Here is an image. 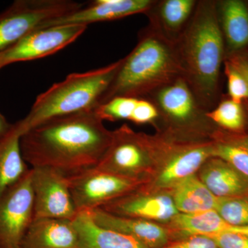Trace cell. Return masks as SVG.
Returning a JSON list of instances; mask_svg holds the SVG:
<instances>
[{
	"label": "cell",
	"mask_w": 248,
	"mask_h": 248,
	"mask_svg": "<svg viewBox=\"0 0 248 248\" xmlns=\"http://www.w3.org/2000/svg\"><path fill=\"white\" fill-rule=\"evenodd\" d=\"M112 136L94 110L85 111L46 121L28 130L21 136V151L32 168H50L68 175L95 167Z\"/></svg>",
	"instance_id": "obj_1"
},
{
	"label": "cell",
	"mask_w": 248,
	"mask_h": 248,
	"mask_svg": "<svg viewBox=\"0 0 248 248\" xmlns=\"http://www.w3.org/2000/svg\"><path fill=\"white\" fill-rule=\"evenodd\" d=\"M183 77L200 105L206 111L215 107L225 42L217 16V2H197L187 27L175 42Z\"/></svg>",
	"instance_id": "obj_2"
},
{
	"label": "cell",
	"mask_w": 248,
	"mask_h": 248,
	"mask_svg": "<svg viewBox=\"0 0 248 248\" xmlns=\"http://www.w3.org/2000/svg\"><path fill=\"white\" fill-rule=\"evenodd\" d=\"M180 77L183 71L175 42L148 24L140 32L133 50L122 59L99 105L115 97L146 99Z\"/></svg>",
	"instance_id": "obj_3"
},
{
	"label": "cell",
	"mask_w": 248,
	"mask_h": 248,
	"mask_svg": "<svg viewBox=\"0 0 248 248\" xmlns=\"http://www.w3.org/2000/svg\"><path fill=\"white\" fill-rule=\"evenodd\" d=\"M122 62L121 59L97 69L72 73L37 96L29 114L15 124L21 136L46 121L94 110L113 81Z\"/></svg>",
	"instance_id": "obj_4"
},
{
	"label": "cell",
	"mask_w": 248,
	"mask_h": 248,
	"mask_svg": "<svg viewBox=\"0 0 248 248\" xmlns=\"http://www.w3.org/2000/svg\"><path fill=\"white\" fill-rule=\"evenodd\" d=\"M71 0H17L0 13V52L45 23L81 9Z\"/></svg>",
	"instance_id": "obj_5"
},
{
	"label": "cell",
	"mask_w": 248,
	"mask_h": 248,
	"mask_svg": "<svg viewBox=\"0 0 248 248\" xmlns=\"http://www.w3.org/2000/svg\"><path fill=\"white\" fill-rule=\"evenodd\" d=\"M73 202L78 213L102 208L133 190L138 182L97 167L66 175Z\"/></svg>",
	"instance_id": "obj_6"
},
{
	"label": "cell",
	"mask_w": 248,
	"mask_h": 248,
	"mask_svg": "<svg viewBox=\"0 0 248 248\" xmlns=\"http://www.w3.org/2000/svg\"><path fill=\"white\" fill-rule=\"evenodd\" d=\"M33 218L31 169L24 177L0 195V248H21Z\"/></svg>",
	"instance_id": "obj_7"
},
{
	"label": "cell",
	"mask_w": 248,
	"mask_h": 248,
	"mask_svg": "<svg viewBox=\"0 0 248 248\" xmlns=\"http://www.w3.org/2000/svg\"><path fill=\"white\" fill-rule=\"evenodd\" d=\"M34 218L73 220L78 212L73 202L66 174L46 167L31 168Z\"/></svg>",
	"instance_id": "obj_8"
},
{
	"label": "cell",
	"mask_w": 248,
	"mask_h": 248,
	"mask_svg": "<svg viewBox=\"0 0 248 248\" xmlns=\"http://www.w3.org/2000/svg\"><path fill=\"white\" fill-rule=\"evenodd\" d=\"M87 27L61 25L36 29L0 52V69L11 63L31 61L53 55L74 42Z\"/></svg>",
	"instance_id": "obj_9"
},
{
	"label": "cell",
	"mask_w": 248,
	"mask_h": 248,
	"mask_svg": "<svg viewBox=\"0 0 248 248\" xmlns=\"http://www.w3.org/2000/svg\"><path fill=\"white\" fill-rule=\"evenodd\" d=\"M148 142L126 125L112 132L108 148L96 167L133 177L146 165Z\"/></svg>",
	"instance_id": "obj_10"
},
{
	"label": "cell",
	"mask_w": 248,
	"mask_h": 248,
	"mask_svg": "<svg viewBox=\"0 0 248 248\" xmlns=\"http://www.w3.org/2000/svg\"><path fill=\"white\" fill-rule=\"evenodd\" d=\"M146 99L156 106L159 117L163 116L174 123L182 125L207 118L208 111L200 105L184 77L152 93Z\"/></svg>",
	"instance_id": "obj_11"
},
{
	"label": "cell",
	"mask_w": 248,
	"mask_h": 248,
	"mask_svg": "<svg viewBox=\"0 0 248 248\" xmlns=\"http://www.w3.org/2000/svg\"><path fill=\"white\" fill-rule=\"evenodd\" d=\"M155 1L152 0H96L89 6L45 23L40 29L55 26H86L92 23L117 20L133 15L146 14Z\"/></svg>",
	"instance_id": "obj_12"
},
{
	"label": "cell",
	"mask_w": 248,
	"mask_h": 248,
	"mask_svg": "<svg viewBox=\"0 0 248 248\" xmlns=\"http://www.w3.org/2000/svg\"><path fill=\"white\" fill-rule=\"evenodd\" d=\"M88 212L99 226L131 236L148 248H163L169 244V232L148 220L117 216L101 208Z\"/></svg>",
	"instance_id": "obj_13"
},
{
	"label": "cell",
	"mask_w": 248,
	"mask_h": 248,
	"mask_svg": "<svg viewBox=\"0 0 248 248\" xmlns=\"http://www.w3.org/2000/svg\"><path fill=\"white\" fill-rule=\"evenodd\" d=\"M79 248L74 221L65 218L33 219L21 244V248Z\"/></svg>",
	"instance_id": "obj_14"
},
{
	"label": "cell",
	"mask_w": 248,
	"mask_h": 248,
	"mask_svg": "<svg viewBox=\"0 0 248 248\" xmlns=\"http://www.w3.org/2000/svg\"><path fill=\"white\" fill-rule=\"evenodd\" d=\"M101 209L117 216L162 221L172 220L179 213L174 200L168 195L129 196L113 201Z\"/></svg>",
	"instance_id": "obj_15"
},
{
	"label": "cell",
	"mask_w": 248,
	"mask_h": 248,
	"mask_svg": "<svg viewBox=\"0 0 248 248\" xmlns=\"http://www.w3.org/2000/svg\"><path fill=\"white\" fill-rule=\"evenodd\" d=\"M197 2L195 0L155 1L146 14L149 25L176 42L190 22Z\"/></svg>",
	"instance_id": "obj_16"
},
{
	"label": "cell",
	"mask_w": 248,
	"mask_h": 248,
	"mask_svg": "<svg viewBox=\"0 0 248 248\" xmlns=\"http://www.w3.org/2000/svg\"><path fill=\"white\" fill-rule=\"evenodd\" d=\"M201 172V181L217 198H231L248 192V181L219 158L205 161Z\"/></svg>",
	"instance_id": "obj_17"
},
{
	"label": "cell",
	"mask_w": 248,
	"mask_h": 248,
	"mask_svg": "<svg viewBox=\"0 0 248 248\" xmlns=\"http://www.w3.org/2000/svg\"><path fill=\"white\" fill-rule=\"evenodd\" d=\"M213 143H199L176 151L157 179L158 186L176 185L194 175L207 160L213 157Z\"/></svg>",
	"instance_id": "obj_18"
},
{
	"label": "cell",
	"mask_w": 248,
	"mask_h": 248,
	"mask_svg": "<svg viewBox=\"0 0 248 248\" xmlns=\"http://www.w3.org/2000/svg\"><path fill=\"white\" fill-rule=\"evenodd\" d=\"M73 221L79 233V248H148L131 236L99 226L88 211L78 213Z\"/></svg>",
	"instance_id": "obj_19"
},
{
	"label": "cell",
	"mask_w": 248,
	"mask_h": 248,
	"mask_svg": "<svg viewBox=\"0 0 248 248\" xmlns=\"http://www.w3.org/2000/svg\"><path fill=\"white\" fill-rule=\"evenodd\" d=\"M217 11L228 48L238 51L248 46V8L246 3L240 0H225L217 2Z\"/></svg>",
	"instance_id": "obj_20"
},
{
	"label": "cell",
	"mask_w": 248,
	"mask_h": 248,
	"mask_svg": "<svg viewBox=\"0 0 248 248\" xmlns=\"http://www.w3.org/2000/svg\"><path fill=\"white\" fill-rule=\"evenodd\" d=\"M20 138L14 124L11 132L0 140V195L30 170L22 156Z\"/></svg>",
	"instance_id": "obj_21"
},
{
	"label": "cell",
	"mask_w": 248,
	"mask_h": 248,
	"mask_svg": "<svg viewBox=\"0 0 248 248\" xmlns=\"http://www.w3.org/2000/svg\"><path fill=\"white\" fill-rule=\"evenodd\" d=\"M174 204L179 213L191 214L215 210L218 198L195 175L174 186Z\"/></svg>",
	"instance_id": "obj_22"
},
{
	"label": "cell",
	"mask_w": 248,
	"mask_h": 248,
	"mask_svg": "<svg viewBox=\"0 0 248 248\" xmlns=\"http://www.w3.org/2000/svg\"><path fill=\"white\" fill-rule=\"evenodd\" d=\"M172 227L183 234L210 236L226 232L230 228L216 210L200 213H179L172 219Z\"/></svg>",
	"instance_id": "obj_23"
},
{
	"label": "cell",
	"mask_w": 248,
	"mask_h": 248,
	"mask_svg": "<svg viewBox=\"0 0 248 248\" xmlns=\"http://www.w3.org/2000/svg\"><path fill=\"white\" fill-rule=\"evenodd\" d=\"M213 147V157L226 161L248 181V136L219 140Z\"/></svg>",
	"instance_id": "obj_24"
},
{
	"label": "cell",
	"mask_w": 248,
	"mask_h": 248,
	"mask_svg": "<svg viewBox=\"0 0 248 248\" xmlns=\"http://www.w3.org/2000/svg\"><path fill=\"white\" fill-rule=\"evenodd\" d=\"M206 116L210 122L231 131H239L245 125L242 104L231 99L222 101L216 107L208 111Z\"/></svg>",
	"instance_id": "obj_25"
},
{
	"label": "cell",
	"mask_w": 248,
	"mask_h": 248,
	"mask_svg": "<svg viewBox=\"0 0 248 248\" xmlns=\"http://www.w3.org/2000/svg\"><path fill=\"white\" fill-rule=\"evenodd\" d=\"M139 98L119 97L112 98L104 104H100L94 110L99 119L115 122L130 120L136 107Z\"/></svg>",
	"instance_id": "obj_26"
},
{
	"label": "cell",
	"mask_w": 248,
	"mask_h": 248,
	"mask_svg": "<svg viewBox=\"0 0 248 248\" xmlns=\"http://www.w3.org/2000/svg\"><path fill=\"white\" fill-rule=\"evenodd\" d=\"M215 210L230 226H248L247 199L218 198Z\"/></svg>",
	"instance_id": "obj_27"
},
{
	"label": "cell",
	"mask_w": 248,
	"mask_h": 248,
	"mask_svg": "<svg viewBox=\"0 0 248 248\" xmlns=\"http://www.w3.org/2000/svg\"><path fill=\"white\" fill-rule=\"evenodd\" d=\"M225 73L228 79V90L230 99L238 104H242L248 99L247 80L228 61L224 63Z\"/></svg>",
	"instance_id": "obj_28"
},
{
	"label": "cell",
	"mask_w": 248,
	"mask_h": 248,
	"mask_svg": "<svg viewBox=\"0 0 248 248\" xmlns=\"http://www.w3.org/2000/svg\"><path fill=\"white\" fill-rule=\"evenodd\" d=\"M159 112L156 106L148 99L139 98L130 122L137 124L152 123L157 120Z\"/></svg>",
	"instance_id": "obj_29"
},
{
	"label": "cell",
	"mask_w": 248,
	"mask_h": 248,
	"mask_svg": "<svg viewBox=\"0 0 248 248\" xmlns=\"http://www.w3.org/2000/svg\"><path fill=\"white\" fill-rule=\"evenodd\" d=\"M218 248H248V235L226 231L210 236Z\"/></svg>",
	"instance_id": "obj_30"
},
{
	"label": "cell",
	"mask_w": 248,
	"mask_h": 248,
	"mask_svg": "<svg viewBox=\"0 0 248 248\" xmlns=\"http://www.w3.org/2000/svg\"><path fill=\"white\" fill-rule=\"evenodd\" d=\"M163 248H218L211 238L203 235L189 236L185 239L169 244Z\"/></svg>",
	"instance_id": "obj_31"
},
{
	"label": "cell",
	"mask_w": 248,
	"mask_h": 248,
	"mask_svg": "<svg viewBox=\"0 0 248 248\" xmlns=\"http://www.w3.org/2000/svg\"><path fill=\"white\" fill-rule=\"evenodd\" d=\"M227 61L246 78L248 83V58L241 55H233Z\"/></svg>",
	"instance_id": "obj_32"
},
{
	"label": "cell",
	"mask_w": 248,
	"mask_h": 248,
	"mask_svg": "<svg viewBox=\"0 0 248 248\" xmlns=\"http://www.w3.org/2000/svg\"><path fill=\"white\" fill-rule=\"evenodd\" d=\"M14 128V124H10L4 116L0 113V140L4 138Z\"/></svg>",
	"instance_id": "obj_33"
},
{
	"label": "cell",
	"mask_w": 248,
	"mask_h": 248,
	"mask_svg": "<svg viewBox=\"0 0 248 248\" xmlns=\"http://www.w3.org/2000/svg\"><path fill=\"white\" fill-rule=\"evenodd\" d=\"M227 231L241 233L248 235V226L245 227H230Z\"/></svg>",
	"instance_id": "obj_34"
}]
</instances>
